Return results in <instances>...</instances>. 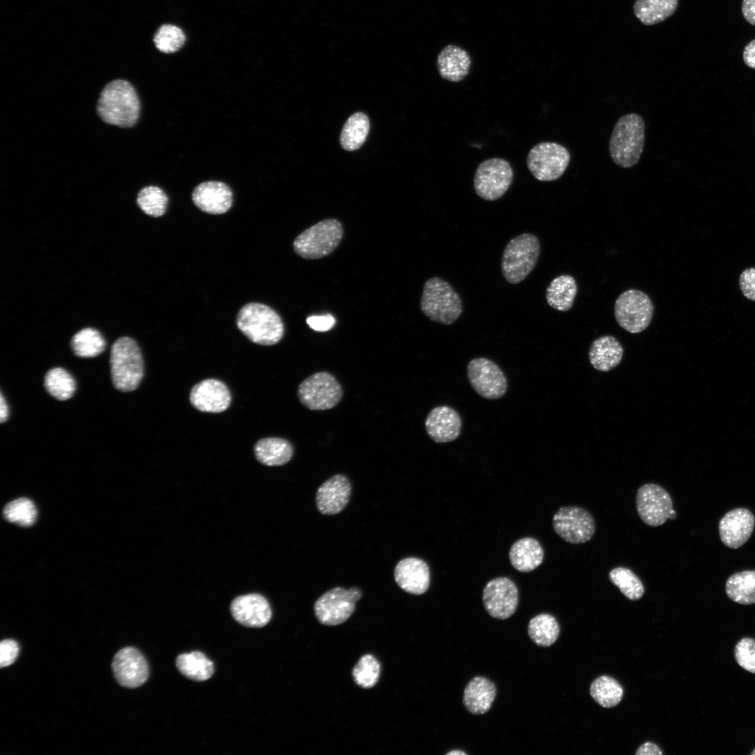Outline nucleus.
<instances>
[{
    "instance_id": "obj_40",
    "label": "nucleus",
    "mask_w": 755,
    "mask_h": 755,
    "mask_svg": "<svg viewBox=\"0 0 755 755\" xmlns=\"http://www.w3.org/2000/svg\"><path fill=\"white\" fill-rule=\"evenodd\" d=\"M609 578L629 600H639L644 594L642 581L627 568L620 566L613 568L609 573Z\"/></svg>"
},
{
    "instance_id": "obj_35",
    "label": "nucleus",
    "mask_w": 755,
    "mask_h": 755,
    "mask_svg": "<svg viewBox=\"0 0 755 755\" xmlns=\"http://www.w3.org/2000/svg\"><path fill=\"white\" fill-rule=\"evenodd\" d=\"M370 128L367 115L358 112L351 115L345 123L340 133V143L347 151L359 149L365 142Z\"/></svg>"
},
{
    "instance_id": "obj_2",
    "label": "nucleus",
    "mask_w": 755,
    "mask_h": 755,
    "mask_svg": "<svg viewBox=\"0 0 755 755\" xmlns=\"http://www.w3.org/2000/svg\"><path fill=\"white\" fill-rule=\"evenodd\" d=\"M236 325L250 341L261 345H273L283 337L285 328L280 315L271 307L249 303L238 312Z\"/></svg>"
},
{
    "instance_id": "obj_15",
    "label": "nucleus",
    "mask_w": 755,
    "mask_h": 755,
    "mask_svg": "<svg viewBox=\"0 0 755 755\" xmlns=\"http://www.w3.org/2000/svg\"><path fill=\"white\" fill-rule=\"evenodd\" d=\"M635 503L640 518L645 524L654 527L663 524L674 510L670 494L656 484L641 486L637 491Z\"/></svg>"
},
{
    "instance_id": "obj_30",
    "label": "nucleus",
    "mask_w": 755,
    "mask_h": 755,
    "mask_svg": "<svg viewBox=\"0 0 755 755\" xmlns=\"http://www.w3.org/2000/svg\"><path fill=\"white\" fill-rule=\"evenodd\" d=\"M577 291L575 278L570 275H561L554 278L546 290V300L553 308L568 311L573 304Z\"/></svg>"
},
{
    "instance_id": "obj_8",
    "label": "nucleus",
    "mask_w": 755,
    "mask_h": 755,
    "mask_svg": "<svg viewBox=\"0 0 755 755\" xmlns=\"http://www.w3.org/2000/svg\"><path fill=\"white\" fill-rule=\"evenodd\" d=\"M654 305L645 292L628 289L619 295L614 303V317L619 325L631 333L644 331L650 324Z\"/></svg>"
},
{
    "instance_id": "obj_52",
    "label": "nucleus",
    "mask_w": 755,
    "mask_h": 755,
    "mask_svg": "<svg viewBox=\"0 0 755 755\" xmlns=\"http://www.w3.org/2000/svg\"><path fill=\"white\" fill-rule=\"evenodd\" d=\"M447 755H466V753L462 750L454 749L450 751L446 754Z\"/></svg>"
},
{
    "instance_id": "obj_43",
    "label": "nucleus",
    "mask_w": 755,
    "mask_h": 755,
    "mask_svg": "<svg viewBox=\"0 0 755 755\" xmlns=\"http://www.w3.org/2000/svg\"><path fill=\"white\" fill-rule=\"evenodd\" d=\"M380 664L371 654L362 656L352 670L354 682L364 689L373 687L379 680Z\"/></svg>"
},
{
    "instance_id": "obj_23",
    "label": "nucleus",
    "mask_w": 755,
    "mask_h": 755,
    "mask_svg": "<svg viewBox=\"0 0 755 755\" xmlns=\"http://www.w3.org/2000/svg\"><path fill=\"white\" fill-rule=\"evenodd\" d=\"M394 577L398 587L413 595L424 594L430 585V570L427 563L417 557H407L395 566Z\"/></svg>"
},
{
    "instance_id": "obj_13",
    "label": "nucleus",
    "mask_w": 755,
    "mask_h": 755,
    "mask_svg": "<svg viewBox=\"0 0 755 755\" xmlns=\"http://www.w3.org/2000/svg\"><path fill=\"white\" fill-rule=\"evenodd\" d=\"M467 376L473 389L480 396L496 400L508 389L507 378L501 368L485 357L474 358L467 366Z\"/></svg>"
},
{
    "instance_id": "obj_4",
    "label": "nucleus",
    "mask_w": 755,
    "mask_h": 755,
    "mask_svg": "<svg viewBox=\"0 0 755 755\" xmlns=\"http://www.w3.org/2000/svg\"><path fill=\"white\" fill-rule=\"evenodd\" d=\"M110 364L112 382L117 389L131 391L138 387L144 375V363L134 338L121 336L113 343Z\"/></svg>"
},
{
    "instance_id": "obj_50",
    "label": "nucleus",
    "mask_w": 755,
    "mask_h": 755,
    "mask_svg": "<svg viewBox=\"0 0 755 755\" xmlns=\"http://www.w3.org/2000/svg\"><path fill=\"white\" fill-rule=\"evenodd\" d=\"M662 754L663 752L660 748L652 742H645L642 745L635 753L637 755H659Z\"/></svg>"
},
{
    "instance_id": "obj_10",
    "label": "nucleus",
    "mask_w": 755,
    "mask_h": 755,
    "mask_svg": "<svg viewBox=\"0 0 755 755\" xmlns=\"http://www.w3.org/2000/svg\"><path fill=\"white\" fill-rule=\"evenodd\" d=\"M302 405L311 410H325L335 407L341 400L343 390L336 378L325 371L314 373L298 387Z\"/></svg>"
},
{
    "instance_id": "obj_3",
    "label": "nucleus",
    "mask_w": 755,
    "mask_h": 755,
    "mask_svg": "<svg viewBox=\"0 0 755 755\" xmlns=\"http://www.w3.org/2000/svg\"><path fill=\"white\" fill-rule=\"evenodd\" d=\"M645 143V122L637 113H629L617 122L609 142V151L613 162L630 168L640 160Z\"/></svg>"
},
{
    "instance_id": "obj_37",
    "label": "nucleus",
    "mask_w": 755,
    "mask_h": 755,
    "mask_svg": "<svg viewBox=\"0 0 755 755\" xmlns=\"http://www.w3.org/2000/svg\"><path fill=\"white\" fill-rule=\"evenodd\" d=\"M590 693L601 706L610 708L616 706L621 700L624 691L616 680L603 675L592 682Z\"/></svg>"
},
{
    "instance_id": "obj_19",
    "label": "nucleus",
    "mask_w": 755,
    "mask_h": 755,
    "mask_svg": "<svg viewBox=\"0 0 755 755\" xmlns=\"http://www.w3.org/2000/svg\"><path fill=\"white\" fill-rule=\"evenodd\" d=\"M352 492L350 480L344 475L337 474L326 480L317 489L315 503L322 515L340 513L347 505Z\"/></svg>"
},
{
    "instance_id": "obj_38",
    "label": "nucleus",
    "mask_w": 755,
    "mask_h": 755,
    "mask_svg": "<svg viewBox=\"0 0 755 755\" xmlns=\"http://www.w3.org/2000/svg\"><path fill=\"white\" fill-rule=\"evenodd\" d=\"M136 201L144 214L152 217H159L166 212L168 199L160 187L151 185L138 192Z\"/></svg>"
},
{
    "instance_id": "obj_11",
    "label": "nucleus",
    "mask_w": 755,
    "mask_h": 755,
    "mask_svg": "<svg viewBox=\"0 0 755 755\" xmlns=\"http://www.w3.org/2000/svg\"><path fill=\"white\" fill-rule=\"evenodd\" d=\"M362 591L354 587L349 589L337 587L322 594L315 601L314 612L318 621L326 626H336L347 621L355 610L356 602Z\"/></svg>"
},
{
    "instance_id": "obj_12",
    "label": "nucleus",
    "mask_w": 755,
    "mask_h": 755,
    "mask_svg": "<svg viewBox=\"0 0 755 755\" xmlns=\"http://www.w3.org/2000/svg\"><path fill=\"white\" fill-rule=\"evenodd\" d=\"M513 180L510 163L502 158H490L477 166L473 179L476 194L486 201L500 199L508 191Z\"/></svg>"
},
{
    "instance_id": "obj_33",
    "label": "nucleus",
    "mask_w": 755,
    "mask_h": 755,
    "mask_svg": "<svg viewBox=\"0 0 755 755\" xmlns=\"http://www.w3.org/2000/svg\"><path fill=\"white\" fill-rule=\"evenodd\" d=\"M175 665L181 674L197 682L210 679L215 670L213 663L203 653L198 651L179 655Z\"/></svg>"
},
{
    "instance_id": "obj_49",
    "label": "nucleus",
    "mask_w": 755,
    "mask_h": 755,
    "mask_svg": "<svg viewBox=\"0 0 755 755\" xmlns=\"http://www.w3.org/2000/svg\"><path fill=\"white\" fill-rule=\"evenodd\" d=\"M743 60L747 66L755 69V39L745 46L743 50Z\"/></svg>"
},
{
    "instance_id": "obj_29",
    "label": "nucleus",
    "mask_w": 755,
    "mask_h": 755,
    "mask_svg": "<svg viewBox=\"0 0 755 755\" xmlns=\"http://www.w3.org/2000/svg\"><path fill=\"white\" fill-rule=\"evenodd\" d=\"M254 453L260 463L268 466H278L291 460L294 449L292 445L286 439L266 438L256 443Z\"/></svg>"
},
{
    "instance_id": "obj_48",
    "label": "nucleus",
    "mask_w": 755,
    "mask_h": 755,
    "mask_svg": "<svg viewBox=\"0 0 755 755\" xmlns=\"http://www.w3.org/2000/svg\"><path fill=\"white\" fill-rule=\"evenodd\" d=\"M742 13L749 23L755 25V0H743Z\"/></svg>"
},
{
    "instance_id": "obj_7",
    "label": "nucleus",
    "mask_w": 755,
    "mask_h": 755,
    "mask_svg": "<svg viewBox=\"0 0 755 755\" xmlns=\"http://www.w3.org/2000/svg\"><path fill=\"white\" fill-rule=\"evenodd\" d=\"M343 234L341 223L336 219L322 220L301 232L294 240L296 254L306 259H317L331 254Z\"/></svg>"
},
{
    "instance_id": "obj_51",
    "label": "nucleus",
    "mask_w": 755,
    "mask_h": 755,
    "mask_svg": "<svg viewBox=\"0 0 755 755\" xmlns=\"http://www.w3.org/2000/svg\"><path fill=\"white\" fill-rule=\"evenodd\" d=\"M8 417V407L6 403V399L1 392L0 396V422L3 423L6 422Z\"/></svg>"
},
{
    "instance_id": "obj_6",
    "label": "nucleus",
    "mask_w": 755,
    "mask_h": 755,
    "mask_svg": "<svg viewBox=\"0 0 755 755\" xmlns=\"http://www.w3.org/2000/svg\"><path fill=\"white\" fill-rule=\"evenodd\" d=\"M540 252V241L532 233H522L511 239L501 259L502 274L506 281L513 285L522 282L536 265Z\"/></svg>"
},
{
    "instance_id": "obj_27",
    "label": "nucleus",
    "mask_w": 755,
    "mask_h": 755,
    "mask_svg": "<svg viewBox=\"0 0 755 755\" xmlns=\"http://www.w3.org/2000/svg\"><path fill=\"white\" fill-rule=\"evenodd\" d=\"M623 354V347L618 340L611 336H603L591 343L589 358L595 369L607 372L620 363Z\"/></svg>"
},
{
    "instance_id": "obj_21",
    "label": "nucleus",
    "mask_w": 755,
    "mask_h": 755,
    "mask_svg": "<svg viewBox=\"0 0 755 755\" xmlns=\"http://www.w3.org/2000/svg\"><path fill=\"white\" fill-rule=\"evenodd\" d=\"M230 610L237 622L252 628L264 626L272 616L268 601L258 594H250L236 598L231 603Z\"/></svg>"
},
{
    "instance_id": "obj_36",
    "label": "nucleus",
    "mask_w": 755,
    "mask_h": 755,
    "mask_svg": "<svg viewBox=\"0 0 755 755\" xmlns=\"http://www.w3.org/2000/svg\"><path fill=\"white\" fill-rule=\"evenodd\" d=\"M559 625L554 616L547 613L533 617L528 625V634L531 640L540 647H549L557 640Z\"/></svg>"
},
{
    "instance_id": "obj_16",
    "label": "nucleus",
    "mask_w": 755,
    "mask_h": 755,
    "mask_svg": "<svg viewBox=\"0 0 755 755\" xmlns=\"http://www.w3.org/2000/svg\"><path fill=\"white\" fill-rule=\"evenodd\" d=\"M482 601L490 616L498 619H508L515 613L518 605L517 587L508 577L494 578L484 587Z\"/></svg>"
},
{
    "instance_id": "obj_32",
    "label": "nucleus",
    "mask_w": 755,
    "mask_h": 755,
    "mask_svg": "<svg viewBox=\"0 0 755 755\" xmlns=\"http://www.w3.org/2000/svg\"><path fill=\"white\" fill-rule=\"evenodd\" d=\"M677 5L678 0H636L633 11L642 24L653 25L673 15Z\"/></svg>"
},
{
    "instance_id": "obj_31",
    "label": "nucleus",
    "mask_w": 755,
    "mask_h": 755,
    "mask_svg": "<svg viewBox=\"0 0 755 755\" xmlns=\"http://www.w3.org/2000/svg\"><path fill=\"white\" fill-rule=\"evenodd\" d=\"M73 353L80 357L91 358L101 354L106 347V340L100 330L86 326L77 331L71 340Z\"/></svg>"
},
{
    "instance_id": "obj_39",
    "label": "nucleus",
    "mask_w": 755,
    "mask_h": 755,
    "mask_svg": "<svg viewBox=\"0 0 755 755\" xmlns=\"http://www.w3.org/2000/svg\"><path fill=\"white\" fill-rule=\"evenodd\" d=\"M44 385L48 392L59 401L70 398L76 390V382L71 375L62 368L49 370L45 375Z\"/></svg>"
},
{
    "instance_id": "obj_34",
    "label": "nucleus",
    "mask_w": 755,
    "mask_h": 755,
    "mask_svg": "<svg viewBox=\"0 0 755 755\" xmlns=\"http://www.w3.org/2000/svg\"><path fill=\"white\" fill-rule=\"evenodd\" d=\"M726 593L735 603H755V570H745L731 575L726 583Z\"/></svg>"
},
{
    "instance_id": "obj_5",
    "label": "nucleus",
    "mask_w": 755,
    "mask_h": 755,
    "mask_svg": "<svg viewBox=\"0 0 755 755\" xmlns=\"http://www.w3.org/2000/svg\"><path fill=\"white\" fill-rule=\"evenodd\" d=\"M422 312L431 321L450 325L463 312L461 299L452 285L438 277L426 281L420 301Z\"/></svg>"
},
{
    "instance_id": "obj_47",
    "label": "nucleus",
    "mask_w": 755,
    "mask_h": 755,
    "mask_svg": "<svg viewBox=\"0 0 755 755\" xmlns=\"http://www.w3.org/2000/svg\"><path fill=\"white\" fill-rule=\"evenodd\" d=\"M306 322L310 328L315 331L324 332L331 329L336 319L331 314L325 315H312L307 317Z\"/></svg>"
},
{
    "instance_id": "obj_28",
    "label": "nucleus",
    "mask_w": 755,
    "mask_h": 755,
    "mask_svg": "<svg viewBox=\"0 0 755 755\" xmlns=\"http://www.w3.org/2000/svg\"><path fill=\"white\" fill-rule=\"evenodd\" d=\"M544 551L540 542L531 537L521 538L514 542L509 551L512 567L522 573H528L543 561Z\"/></svg>"
},
{
    "instance_id": "obj_53",
    "label": "nucleus",
    "mask_w": 755,
    "mask_h": 755,
    "mask_svg": "<svg viewBox=\"0 0 755 755\" xmlns=\"http://www.w3.org/2000/svg\"><path fill=\"white\" fill-rule=\"evenodd\" d=\"M751 755H755V749L752 751V752L751 753Z\"/></svg>"
},
{
    "instance_id": "obj_17",
    "label": "nucleus",
    "mask_w": 755,
    "mask_h": 755,
    "mask_svg": "<svg viewBox=\"0 0 755 755\" xmlns=\"http://www.w3.org/2000/svg\"><path fill=\"white\" fill-rule=\"evenodd\" d=\"M112 668L117 682L127 688L143 685L149 677V668L143 655L134 647H124L114 656Z\"/></svg>"
},
{
    "instance_id": "obj_18",
    "label": "nucleus",
    "mask_w": 755,
    "mask_h": 755,
    "mask_svg": "<svg viewBox=\"0 0 755 755\" xmlns=\"http://www.w3.org/2000/svg\"><path fill=\"white\" fill-rule=\"evenodd\" d=\"M191 404L198 410L219 413L230 405L231 396L227 386L217 379H206L196 384L189 394Z\"/></svg>"
},
{
    "instance_id": "obj_44",
    "label": "nucleus",
    "mask_w": 755,
    "mask_h": 755,
    "mask_svg": "<svg viewBox=\"0 0 755 755\" xmlns=\"http://www.w3.org/2000/svg\"><path fill=\"white\" fill-rule=\"evenodd\" d=\"M734 656L737 663L745 670L755 673V640L752 638L740 639L735 646Z\"/></svg>"
},
{
    "instance_id": "obj_46",
    "label": "nucleus",
    "mask_w": 755,
    "mask_h": 755,
    "mask_svg": "<svg viewBox=\"0 0 755 755\" xmlns=\"http://www.w3.org/2000/svg\"><path fill=\"white\" fill-rule=\"evenodd\" d=\"M740 289L747 299L755 301V268L745 269L739 278Z\"/></svg>"
},
{
    "instance_id": "obj_25",
    "label": "nucleus",
    "mask_w": 755,
    "mask_h": 755,
    "mask_svg": "<svg viewBox=\"0 0 755 755\" xmlns=\"http://www.w3.org/2000/svg\"><path fill=\"white\" fill-rule=\"evenodd\" d=\"M471 60L468 53L463 49L454 45L445 46L437 58V68L442 78L458 82L468 74Z\"/></svg>"
},
{
    "instance_id": "obj_42",
    "label": "nucleus",
    "mask_w": 755,
    "mask_h": 755,
    "mask_svg": "<svg viewBox=\"0 0 755 755\" xmlns=\"http://www.w3.org/2000/svg\"><path fill=\"white\" fill-rule=\"evenodd\" d=\"M3 514L6 519L10 522L22 526H29L35 522L37 510L31 500L20 498L6 504Z\"/></svg>"
},
{
    "instance_id": "obj_1",
    "label": "nucleus",
    "mask_w": 755,
    "mask_h": 755,
    "mask_svg": "<svg viewBox=\"0 0 755 755\" xmlns=\"http://www.w3.org/2000/svg\"><path fill=\"white\" fill-rule=\"evenodd\" d=\"M96 110L106 123L128 128L134 126L138 119L140 101L135 89L129 82L115 80L101 91Z\"/></svg>"
},
{
    "instance_id": "obj_26",
    "label": "nucleus",
    "mask_w": 755,
    "mask_h": 755,
    "mask_svg": "<svg viewBox=\"0 0 755 755\" xmlns=\"http://www.w3.org/2000/svg\"><path fill=\"white\" fill-rule=\"evenodd\" d=\"M496 696L494 683L484 677L471 679L463 691V703L467 710L473 714H482L491 708Z\"/></svg>"
},
{
    "instance_id": "obj_14",
    "label": "nucleus",
    "mask_w": 755,
    "mask_h": 755,
    "mask_svg": "<svg viewBox=\"0 0 755 755\" xmlns=\"http://www.w3.org/2000/svg\"><path fill=\"white\" fill-rule=\"evenodd\" d=\"M555 533L571 544H582L593 537L596 524L592 515L577 506H564L553 516Z\"/></svg>"
},
{
    "instance_id": "obj_41",
    "label": "nucleus",
    "mask_w": 755,
    "mask_h": 755,
    "mask_svg": "<svg viewBox=\"0 0 755 755\" xmlns=\"http://www.w3.org/2000/svg\"><path fill=\"white\" fill-rule=\"evenodd\" d=\"M184 31L173 24H164L157 30L153 42L160 52L171 54L178 51L185 44Z\"/></svg>"
},
{
    "instance_id": "obj_45",
    "label": "nucleus",
    "mask_w": 755,
    "mask_h": 755,
    "mask_svg": "<svg viewBox=\"0 0 755 755\" xmlns=\"http://www.w3.org/2000/svg\"><path fill=\"white\" fill-rule=\"evenodd\" d=\"M17 642L11 639H6L0 644V666L1 668L13 663L19 654Z\"/></svg>"
},
{
    "instance_id": "obj_24",
    "label": "nucleus",
    "mask_w": 755,
    "mask_h": 755,
    "mask_svg": "<svg viewBox=\"0 0 755 755\" xmlns=\"http://www.w3.org/2000/svg\"><path fill=\"white\" fill-rule=\"evenodd\" d=\"M195 206L201 210L213 215L226 213L233 203V193L224 182L208 181L196 186L192 194Z\"/></svg>"
},
{
    "instance_id": "obj_22",
    "label": "nucleus",
    "mask_w": 755,
    "mask_h": 755,
    "mask_svg": "<svg viewBox=\"0 0 755 755\" xmlns=\"http://www.w3.org/2000/svg\"><path fill=\"white\" fill-rule=\"evenodd\" d=\"M424 424L432 440L445 443L454 441L459 436L462 420L455 409L448 405H440L429 412Z\"/></svg>"
},
{
    "instance_id": "obj_9",
    "label": "nucleus",
    "mask_w": 755,
    "mask_h": 755,
    "mask_svg": "<svg viewBox=\"0 0 755 755\" xmlns=\"http://www.w3.org/2000/svg\"><path fill=\"white\" fill-rule=\"evenodd\" d=\"M570 160L568 150L554 142H542L529 151L526 164L529 171L540 181L550 182L561 178Z\"/></svg>"
},
{
    "instance_id": "obj_20",
    "label": "nucleus",
    "mask_w": 755,
    "mask_h": 755,
    "mask_svg": "<svg viewBox=\"0 0 755 755\" xmlns=\"http://www.w3.org/2000/svg\"><path fill=\"white\" fill-rule=\"evenodd\" d=\"M754 525L755 518L751 511L743 508L732 510L719 522L721 540L730 548H738L748 540Z\"/></svg>"
}]
</instances>
